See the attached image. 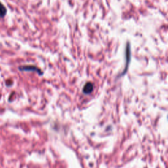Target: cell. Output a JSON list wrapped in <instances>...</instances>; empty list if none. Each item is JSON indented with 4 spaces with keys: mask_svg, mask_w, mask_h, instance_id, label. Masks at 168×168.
<instances>
[{
    "mask_svg": "<svg viewBox=\"0 0 168 168\" xmlns=\"http://www.w3.org/2000/svg\"><path fill=\"white\" fill-rule=\"evenodd\" d=\"M93 90V85L91 83H87L83 87V91L85 94H89Z\"/></svg>",
    "mask_w": 168,
    "mask_h": 168,
    "instance_id": "6da1fadb",
    "label": "cell"
},
{
    "mask_svg": "<svg viewBox=\"0 0 168 168\" xmlns=\"http://www.w3.org/2000/svg\"><path fill=\"white\" fill-rule=\"evenodd\" d=\"M19 70L25 71H38V69L35 66H24L19 67Z\"/></svg>",
    "mask_w": 168,
    "mask_h": 168,
    "instance_id": "7a4b0ae2",
    "label": "cell"
},
{
    "mask_svg": "<svg viewBox=\"0 0 168 168\" xmlns=\"http://www.w3.org/2000/svg\"><path fill=\"white\" fill-rule=\"evenodd\" d=\"M7 13V10L5 7V6L1 3H0V17H4Z\"/></svg>",
    "mask_w": 168,
    "mask_h": 168,
    "instance_id": "3957f363",
    "label": "cell"
}]
</instances>
